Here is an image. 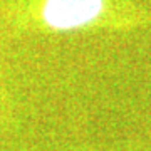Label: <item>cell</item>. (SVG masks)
<instances>
[{
	"mask_svg": "<svg viewBox=\"0 0 151 151\" xmlns=\"http://www.w3.org/2000/svg\"><path fill=\"white\" fill-rule=\"evenodd\" d=\"M17 17L44 32H79L108 20L111 0H19Z\"/></svg>",
	"mask_w": 151,
	"mask_h": 151,
	"instance_id": "cell-1",
	"label": "cell"
}]
</instances>
